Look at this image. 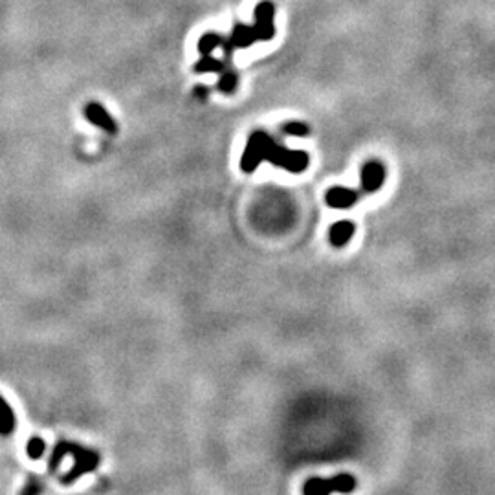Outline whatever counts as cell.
I'll list each match as a JSON object with an SVG mask.
<instances>
[{
    "label": "cell",
    "instance_id": "1",
    "mask_svg": "<svg viewBox=\"0 0 495 495\" xmlns=\"http://www.w3.org/2000/svg\"><path fill=\"white\" fill-rule=\"evenodd\" d=\"M265 160L290 173H303L308 167V162H310L305 150H290L282 146H277L272 140V136L266 133L252 134L246 143V149H244L243 160H240L243 171H255L260 162H265Z\"/></svg>",
    "mask_w": 495,
    "mask_h": 495
},
{
    "label": "cell",
    "instance_id": "2",
    "mask_svg": "<svg viewBox=\"0 0 495 495\" xmlns=\"http://www.w3.org/2000/svg\"><path fill=\"white\" fill-rule=\"evenodd\" d=\"M356 490V477L350 474H337L334 477L308 479L303 486V495H349Z\"/></svg>",
    "mask_w": 495,
    "mask_h": 495
},
{
    "label": "cell",
    "instance_id": "3",
    "mask_svg": "<svg viewBox=\"0 0 495 495\" xmlns=\"http://www.w3.org/2000/svg\"><path fill=\"white\" fill-rule=\"evenodd\" d=\"M70 451H72L76 462H73V466L70 468L68 475L63 479L64 484L73 483V481H77L83 474H88V471L94 470L96 466L99 464V455L96 451H92V449H85L81 448V446L72 444Z\"/></svg>",
    "mask_w": 495,
    "mask_h": 495
},
{
    "label": "cell",
    "instance_id": "4",
    "mask_svg": "<svg viewBox=\"0 0 495 495\" xmlns=\"http://www.w3.org/2000/svg\"><path fill=\"white\" fill-rule=\"evenodd\" d=\"M83 116H85V120L88 121L90 125H94V127L101 128L103 133L112 134V136L120 133V127H118L116 120L112 118L111 112L103 107L101 103H98V101L86 103L85 107H83Z\"/></svg>",
    "mask_w": 495,
    "mask_h": 495
},
{
    "label": "cell",
    "instance_id": "5",
    "mask_svg": "<svg viewBox=\"0 0 495 495\" xmlns=\"http://www.w3.org/2000/svg\"><path fill=\"white\" fill-rule=\"evenodd\" d=\"M257 31L259 41H270L275 34L273 28V4L270 0H262L255 8V24H253Z\"/></svg>",
    "mask_w": 495,
    "mask_h": 495
},
{
    "label": "cell",
    "instance_id": "6",
    "mask_svg": "<svg viewBox=\"0 0 495 495\" xmlns=\"http://www.w3.org/2000/svg\"><path fill=\"white\" fill-rule=\"evenodd\" d=\"M385 182V167L380 162H367L362 169V189L365 193H376Z\"/></svg>",
    "mask_w": 495,
    "mask_h": 495
},
{
    "label": "cell",
    "instance_id": "7",
    "mask_svg": "<svg viewBox=\"0 0 495 495\" xmlns=\"http://www.w3.org/2000/svg\"><path fill=\"white\" fill-rule=\"evenodd\" d=\"M255 41H259V37H257V31L255 28H250V26H244V24H237L235 28H233V34H231V37L228 39V41H224L223 46L224 51L226 53H231L233 50H239V48H246V46H252Z\"/></svg>",
    "mask_w": 495,
    "mask_h": 495
},
{
    "label": "cell",
    "instance_id": "8",
    "mask_svg": "<svg viewBox=\"0 0 495 495\" xmlns=\"http://www.w3.org/2000/svg\"><path fill=\"white\" fill-rule=\"evenodd\" d=\"M359 193L352 191L349 188H332L327 193V204L330 208H336V210H347V208H352V205L358 202Z\"/></svg>",
    "mask_w": 495,
    "mask_h": 495
},
{
    "label": "cell",
    "instance_id": "9",
    "mask_svg": "<svg viewBox=\"0 0 495 495\" xmlns=\"http://www.w3.org/2000/svg\"><path fill=\"white\" fill-rule=\"evenodd\" d=\"M356 233V224L350 223V220H340V223L334 224L330 228V243L332 246L342 248L352 239V235Z\"/></svg>",
    "mask_w": 495,
    "mask_h": 495
},
{
    "label": "cell",
    "instance_id": "10",
    "mask_svg": "<svg viewBox=\"0 0 495 495\" xmlns=\"http://www.w3.org/2000/svg\"><path fill=\"white\" fill-rule=\"evenodd\" d=\"M17 427V417L6 402V398L0 394V435L9 437Z\"/></svg>",
    "mask_w": 495,
    "mask_h": 495
},
{
    "label": "cell",
    "instance_id": "11",
    "mask_svg": "<svg viewBox=\"0 0 495 495\" xmlns=\"http://www.w3.org/2000/svg\"><path fill=\"white\" fill-rule=\"evenodd\" d=\"M223 43L224 39L220 35L215 34V31H210V34L202 35L200 41H198V51H200L202 56H210L215 48L223 46Z\"/></svg>",
    "mask_w": 495,
    "mask_h": 495
},
{
    "label": "cell",
    "instance_id": "12",
    "mask_svg": "<svg viewBox=\"0 0 495 495\" xmlns=\"http://www.w3.org/2000/svg\"><path fill=\"white\" fill-rule=\"evenodd\" d=\"M195 72L208 73V72H224V63L218 59H213L211 56H204L197 64H195Z\"/></svg>",
    "mask_w": 495,
    "mask_h": 495
},
{
    "label": "cell",
    "instance_id": "13",
    "mask_svg": "<svg viewBox=\"0 0 495 495\" xmlns=\"http://www.w3.org/2000/svg\"><path fill=\"white\" fill-rule=\"evenodd\" d=\"M44 451H46V442H44L43 439H39V437H34V439L28 440V446H26V453L30 455V459L37 461V459L43 457Z\"/></svg>",
    "mask_w": 495,
    "mask_h": 495
},
{
    "label": "cell",
    "instance_id": "14",
    "mask_svg": "<svg viewBox=\"0 0 495 495\" xmlns=\"http://www.w3.org/2000/svg\"><path fill=\"white\" fill-rule=\"evenodd\" d=\"M237 83H239V77H237L235 72H224L223 77L218 79L217 86L224 94H231L237 88Z\"/></svg>",
    "mask_w": 495,
    "mask_h": 495
},
{
    "label": "cell",
    "instance_id": "15",
    "mask_svg": "<svg viewBox=\"0 0 495 495\" xmlns=\"http://www.w3.org/2000/svg\"><path fill=\"white\" fill-rule=\"evenodd\" d=\"M282 133L288 134V136L305 138L310 133V128H308V125L301 123V121H290V123H286L285 127H282Z\"/></svg>",
    "mask_w": 495,
    "mask_h": 495
},
{
    "label": "cell",
    "instance_id": "16",
    "mask_svg": "<svg viewBox=\"0 0 495 495\" xmlns=\"http://www.w3.org/2000/svg\"><path fill=\"white\" fill-rule=\"evenodd\" d=\"M43 491V486H41V483H39L37 479H30L28 483H26L24 490H22L21 495H39Z\"/></svg>",
    "mask_w": 495,
    "mask_h": 495
},
{
    "label": "cell",
    "instance_id": "17",
    "mask_svg": "<svg viewBox=\"0 0 495 495\" xmlns=\"http://www.w3.org/2000/svg\"><path fill=\"white\" fill-rule=\"evenodd\" d=\"M208 92H210V88H205V86H197L195 88V96H198V98H208Z\"/></svg>",
    "mask_w": 495,
    "mask_h": 495
}]
</instances>
